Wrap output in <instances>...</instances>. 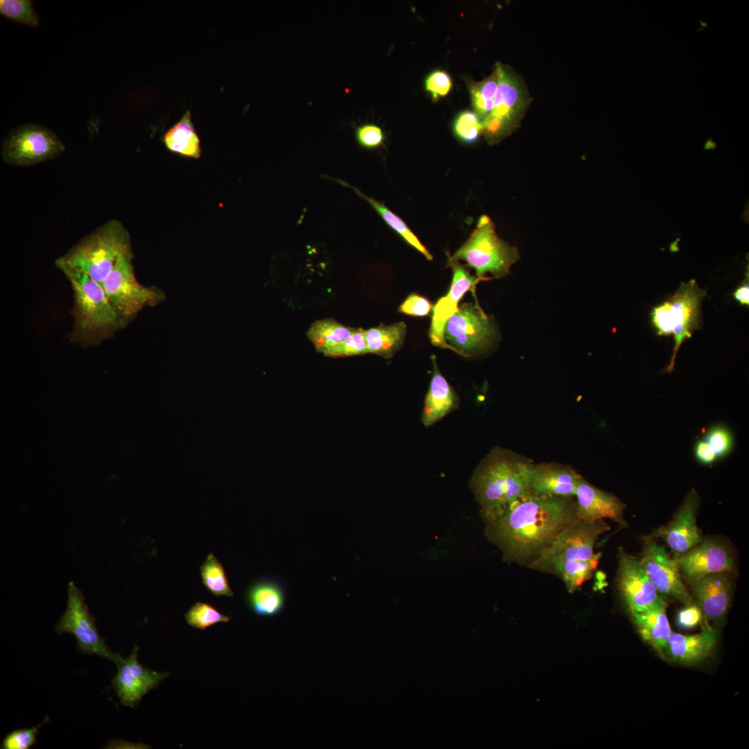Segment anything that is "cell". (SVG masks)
I'll use <instances>...</instances> for the list:
<instances>
[{
  "instance_id": "obj_8",
  "label": "cell",
  "mask_w": 749,
  "mask_h": 749,
  "mask_svg": "<svg viewBox=\"0 0 749 749\" xmlns=\"http://www.w3.org/2000/svg\"><path fill=\"white\" fill-rule=\"evenodd\" d=\"M494 322L477 303H463L447 320L444 338L451 350L464 356L481 354L493 343Z\"/></svg>"
},
{
  "instance_id": "obj_26",
  "label": "cell",
  "mask_w": 749,
  "mask_h": 749,
  "mask_svg": "<svg viewBox=\"0 0 749 749\" xmlns=\"http://www.w3.org/2000/svg\"><path fill=\"white\" fill-rule=\"evenodd\" d=\"M433 375L424 400L422 422L431 426L454 410L458 404L457 395L440 373L434 356H431Z\"/></svg>"
},
{
  "instance_id": "obj_27",
  "label": "cell",
  "mask_w": 749,
  "mask_h": 749,
  "mask_svg": "<svg viewBox=\"0 0 749 749\" xmlns=\"http://www.w3.org/2000/svg\"><path fill=\"white\" fill-rule=\"evenodd\" d=\"M161 140L173 153L191 159H199L201 156L200 139L189 110L166 131Z\"/></svg>"
},
{
  "instance_id": "obj_42",
  "label": "cell",
  "mask_w": 749,
  "mask_h": 749,
  "mask_svg": "<svg viewBox=\"0 0 749 749\" xmlns=\"http://www.w3.org/2000/svg\"><path fill=\"white\" fill-rule=\"evenodd\" d=\"M432 309V304L427 298L413 293L400 304L398 311L412 316L423 317L428 316Z\"/></svg>"
},
{
  "instance_id": "obj_39",
  "label": "cell",
  "mask_w": 749,
  "mask_h": 749,
  "mask_svg": "<svg viewBox=\"0 0 749 749\" xmlns=\"http://www.w3.org/2000/svg\"><path fill=\"white\" fill-rule=\"evenodd\" d=\"M482 133L490 144H496L508 136L517 126L500 117L490 114L481 121Z\"/></svg>"
},
{
  "instance_id": "obj_5",
  "label": "cell",
  "mask_w": 749,
  "mask_h": 749,
  "mask_svg": "<svg viewBox=\"0 0 749 749\" xmlns=\"http://www.w3.org/2000/svg\"><path fill=\"white\" fill-rule=\"evenodd\" d=\"M519 258L516 247L498 236L495 226L486 215L480 217L468 239L449 258V261H465L476 272V277L487 280V274L501 278Z\"/></svg>"
},
{
  "instance_id": "obj_25",
  "label": "cell",
  "mask_w": 749,
  "mask_h": 749,
  "mask_svg": "<svg viewBox=\"0 0 749 749\" xmlns=\"http://www.w3.org/2000/svg\"><path fill=\"white\" fill-rule=\"evenodd\" d=\"M601 553H596L589 560L567 561L557 558L535 559L527 567L559 577L571 593L590 579L596 569Z\"/></svg>"
},
{
  "instance_id": "obj_7",
  "label": "cell",
  "mask_w": 749,
  "mask_h": 749,
  "mask_svg": "<svg viewBox=\"0 0 749 749\" xmlns=\"http://www.w3.org/2000/svg\"><path fill=\"white\" fill-rule=\"evenodd\" d=\"M132 259V252L121 257L102 284L108 300L127 321L144 308L155 307L166 298L159 288L145 286L137 281Z\"/></svg>"
},
{
  "instance_id": "obj_43",
  "label": "cell",
  "mask_w": 749,
  "mask_h": 749,
  "mask_svg": "<svg viewBox=\"0 0 749 749\" xmlns=\"http://www.w3.org/2000/svg\"><path fill=\"white\" fill-rule=\"evenodd\" d=\"M704 617L696 603L685 605L676 614L675 623L682 630H691L698 626Z\"/></svg>"
},
{
  "instance_id": "obj_41",
  "label": "cell",
  "mask_w": 749,
  "mask_h": 749,
  "mask_svg": "<svg viewBox=\"0 0 749 749\" xmlns=\"http://www.w3.org/2000/svg\"><path fill=\"white\" fill-rule=\"evenodd\" d=\"M452 87V80L448 73L443 70L431 72L425 80V89L434 101L447 96Z\"/></svg>"
},
{
  "instance_id": "obj_28",
  "label": "cell",
  "mask_w": 749,
  "mask_h": 749,
  "mask_svg": "<svg viewBox=\"0 0 749 749\" xmlns=\"http://www.w3.org/2000/svg\"><path fill=\"white\" fill-rule=\"evenodd\" d=\"M406 334V325L398 322L389 325H380L364 330L368 353L390 358L402 346Z\"/></svg>"
},
{
  "instance_id": "obj_11",
  "label": "cell",
  "mask_w": 749,
  "mask_h": 749,
  "mask_svg": "<svg viewBox=\"0 0 749 749\" xmlns=\"http://www.w3.org/2000/svg\"><path fill=\"white\" fill-rule=\"evenodd\" d=\"M673 560L687 583L706 575L736 572V558L732 547L722 540L705 538Z\"/></svg>"
},
{
  "instance_id": "obj_38",
  "label": "cell",
  "mask_w": 749,
  "mask_h": 749,
  "mask_svg": "<svg viewBox=\"0 0 749 749\" xmlns=\"http://www.w3.org/2000/svg\"><path fill=\"white\" fill-rule=\"evenodd\" d=\"M49 716L37 725L29 728L15 730L4 737L1 748L3 749H28L36 743V737L42 725L48 722Z\"/></svg>"
},
{
  "instance_id": "obj_20",
  "label": "cell",
  "mask_w": 749,
  "mask_h": 749,
  "mask_svg": "<svg viewBox=\"0 0 749 749\" xmlns=\"http://www.w3.org/2000/svg\"><path fill=\"white\" fill-rule=\"evenodd\" d=\"M574 497L579 520L594 522L610 519L623 527L628 526L624 517L626 504L614 494L594 486L583 476L578 483Z\"/></svg>"
},
{
  "instance_id": "obj_3",
  "label": "cell",
  "mask_w": 749,
  "mask_h": 749,
  "mask_svg": "<svg viewBox=\"0 0 749 749\" xmlns=\"http://www.w3.org/2000/svg\"><path fill=\"white\" fill-rule=\"evenodd\" d=\"M56 266L69 281L74 293L70 343L83 347L98 345L126 327L128 321L111 304L102 285L69 266Z\"/></svg>"
},
{
  "instance_id": "obj_1",
  "label": "cell",
  "mask_w": 749,
  "mask_h": 749,
  "mask_svg": "<svg viewBox=\"0 0 749 749\" xmlns=\"http://www.w3.org/2000/svg\"><path fill=\"white\" fill-rule=\"evenodd\" d=\"M577 520L574 497L530 494L484 522L488 539L499 548L504 560L527 566Z\"/></svg>"
},
{
  "instance_id": "obj_12",
  "label": "cell",
  "mask_w": 749,
  "mask_h": 749,
  "mask_svg": "<svg viewBox=\"0 0 749 749\" xmlns=\"http://www.w3.org/2000/svg\"><path fill=\"white\" fill-rule=\"evenodd\" d=\"M639 560L650 580L660 594L671 596L685 605L696 603L682 580L675 560L670 558L665 548L656 542L653 537L644 538Z\"/></svg>"
},
{
  "instance_id": "obj_13",
  "label": "cell",
  "mask_w": 749,
  "mask_h": 749,
  "mask_svg": "<svg viewBox=\"0 0 749 749\" xmlns=\"http://www.w3.org/2000/svg\"><path fill=\"white\" fill-rule=\"evenodd\" d=\"M610 530L605 519L594 522L577 520L562 531L535 559L589 560L595 555L594 549L599 536Z\"/></svg>"
},
{
  "instance_id": "obj_19",
  "label": "cell",
  "mask_w": 749,
  "mask_h": 749,
  "mask_svg": "<svg viewBox=\"0 0 749 749\" xmlns=\"http://www.w3.org/2000/svg\"><path fill=\"white\" fill-rule=\"evenodd\" d=\"M582 476L571 467L557 463H541L528 467L531 494L540 497H574Z\"/></svg>"
},
{
  "instance_id": "obj_23",
  "label": "cell",
  "mask_w": 749,
  "mask_h": 749,
  "mask_svg": "<svg viewBox=\"0 0 749 749\" xmlns=\"http://www.w3.org/2000/svg\"><path fill=\"white\" fill-rule=\"evenodd\" d=\"M286 596L287 589L281 578L275 576H265L248 586L245 600L255 615L273 618L284 613Z\"/></svg>"
},
{
  "instance_id": "obj_4",
  "label": "cell",
  "mask_w": 749,
  "mask_h": 749,
  "mask_svg": "<svg viewBox=\"0 0 749 749\" xmlns=\"http://www.w3.org/2000/svg\"><path fill=\"white\" fill-rule=\"evenodd\" d=\"M132 252L130 236L117 220H111L83 238L55 260L82 272L102 285L119 259Z\"/></svg>"
},
{
  "instance_id": "obj_35",
  "label": "cell",
  "mask_w": 749,
  "mask_h": 749,
  "mask_svg": "<svg viewBox=\"0 0 749 749\" xmlns=\"http://www.w3.org/2000/svg\"><path fill=\"white\" fill-rule=\"evenodd\" d=\"M453 130L460 141L467 144L474 143L482 133L481 121L474 112L462 111L454 120Z\"/></svg>"
},
{
  "instance_id": "obj_33",
  "label": "cell",
  "mask_w": 749,
  "mask_h": 749,
  "mask_svg": "<svg viewBox=\"0 0 749 749\" xmlns=\"http://www.w3.org/2000/svg\"><path fill=\"white\" fill-rule=\"evenodd\" d=\"M187 623L194 628L205 630L219 623H227L231 617L223 614L213 605L205 602H196L184 614Z\"/></svg>"
},
{
  "instance_id": "obj_16",
  "label": "cell",
  "mask_w": 749,
  "mask_h": 749,
  "mask_svg": "<svg viewBox=\"0 0 749 749\" xmlns=\"http://www.w3.org/2000/svg\"><path fill=\"white\" fill-rule=\"evenodd\" d=\"M453 271L452 281L447 294L438 300L433 307V315L429 336L433 345L451 350L444 338L447 320L458 310L459 302L467 291L474 293L476 286L482 281L472 276L458 261H449Z\"/></svg>"
},
{
  "instance_id": "obj_2",
  "label": "cell",
  "mask_w": 749,
  "mask_h": 749,
  "mask_svg": "<svg viewBox=\"0 0 749 749\" xmlns=\"http://www.w3.org/2000/svg\"><path fill=\"white\" fill-rule=\"evenodd\" d=\"M531 462L500 447L481 462L470 484L484 521L497 517L531 494L527 480Z\"/></svg>"
},
{
  "instance_id": "obj_44",
  "label": "cell",
  "mask_w": 749,
  "mask_h": 749,
  "mask_svg": "<svg viewBox=\"0 0 749 749\" xmlns=\"http://www.w3.org/2000/svg\"><path fill=\"white\" fill-rule=\"evenodd\" d=\"M694 451L697 461L703 465L712 466L718 459L710 445L703 438L696 442Z\"/></svg>"
},
{
  "instance_id": "obj_34",
  "label": "cell",
  "mask_w": 749,
  "mask_h": 749,
  "mask_svg": "<svg viewBox=\"0 0 749 749\" xmlns=\"http://www.w3.org/2000/svg\"><path fill=\"white\" fill-rule=\"evenodd\" d=\"M0 14L5 18L31 27L39 25L40 17L30 0H1Z\"/></svg>"
},
{
  "instance_id": "obj_24",
  "label": "cell",
  "mask_w": 749,
  "mask_h": 749,
  "mask_svg": "<svg viewBox=\"0 0 749 749\" xmlns=\"http://www.w3.org/2000/svg\"><path fill=\"white\" fill-rule=\"evenodd\" d=\"M668 603L662 595L648 609L630 614L632 621L643 641L662 657L667 639L672 632L666 616Z\"/></svg>"
},
{
  "instance_id": "obj_18",
  "label": "cell",
  "mask_w": 749,
  "mask_h": 749,
  "mask_svg": "<svg viewBox=\"0 0 749 749\" xmlns=\"http://www.w3.org/2000/svg\"><path fill=\"white\" fill-rule=\"evenodd\" d=\"M732 574L714 573L688 583L691 595L706 619L721 622L725 618L732 594Z\"/></svg>"
},
{
  "instance_id": "obj_10",
  "label": "cell",
  "mask_w": 749,
  "mask_h": 749,
  "mask_svg": "<svg viewBox=\"0 0 749 749\" xmlns=\"http://www.w3.org/2000/svg\"><path fill=\"white\" fill-rule=\"evenodd\" d=\"M64 149V144L53 131L28 123L10 131L2 143L1 153L6 163L27 166L54 159Z\"/></svg>"
},
{
  "instance_id": "obj_29",
  "label": "cell",
  "mask_w": 749,
  "mask_h": 749,
  "mask_svg": "<svg viewBox=\"0 0 749 749\" xmlns=\"http://www.w3.org/2000/svg\"><path fill=\"white\" fill-rule=\"evenodd\" d=\"M343 187L352 189L360 198L365 200L378 213L384 222L395 232L400 235L410 246L420 252L427 260H432L433 256L418 239L417 236L409 229L404 221L390 210L384 203L371 198L359 189L341 180L331 178Z\"/></svg>"
},
{
  "instance_id": "obj_36",
  "label": "cell",
  "mask_w": 749,
  "mask_h": 749,
  "mask_svg": "<svg viewBox=\"0 0 749 749\" xmlns=\"http://www.w3.org/2000/svg\"><path fill=\"white\" fill-rule=\"evenodd\" d=\"M703 438L710 445L718 459L728 456L734 447L732 433L728 427L721 424L711 426Z\"/></svg>"
},
{
  "instance_id": "obj_22",
  "label": "cell",
  "mask_w": 749,
  "mask_h": 749,
  "mask_svg": "<svg viewBox=\"0 0 749 749\" xmlns=\"http://www.w3.org/2000/svg\"><path fill=\"white\" fill-rule=\"evenodd\" d=\"M717 640L716 629L708 624H705L700 632L694 635L672 632L667 639L662 657L681 664H696L712 653Z\"/></svg>"
},
{
  "instance_id": "obj_45",
  "label": "cell",
  "mask_w": 749,
  "mask_h": 749,
  "mask_svg": "<svg viewBox=\"0 0 749 749\" xmlns=\"http://www.w3.org/2000/svg\"><path fill=\"white\" fill-rule=\"evenodd\" d=\"M734 298L739 302L742 305L749 304V286L748 282H746L741 286L737 289L734 293Z\"/></svg>"
},
{
  "instance_id": "obj_31",
  "label": "cell",
  "mask_w": 749,
  "mask_h": 749,
  "mask_svg": "<svg viewBox=\"0 0 749 749\" xmlns=\"http://www.w3.org/2000/svg\"><path fill=\"white\" fill-rule=\"evenodd\" d=\"M498 84V74L494 69L492 74L483 80L470 82L468 85L474 112L481 121L492 112Z\"/></svg>"
},
{
  "instance_id": "obj_9",
  "label": "cell",
  "mask_w": 749,
  "mask_h": 749,
  "mask_svg": "<svg viewBox=\"0 0 749 749\" xmlns=\"http://www.w3.org/2000/svg\"><path fill=\"white\" fill-rule=\"evenodd\" d=\"M59 635L71 634L77 641V649L88 655H96L116 664L120 655L110 650L100 635L82 592L74 581L68 584L67 608L55 625Z\"/></svg>"
},
{
  "instance_id": "obj_6",
  "label": "cell",
  "mask_w": 749,
  "mask_h": 749,
  "mask_svg": "<svg viewBox=\"0 0 749 749\" xmlns=\"http://www.w3.org/2000/svg\"><path fill=\"white\" fill-rule=\"evenodd\" d=\"M706 292L694 279L682 283L675 293L651 312V321L658 335L673 334L675 345L666 368L671 372L682 343L692 336L700 323V307Z\"/></svg>"
},
{
  "instance_id": "obj_15",
  "label": "cell",
  "mask_w": 749,
  "mask_h": 749,
  "mask_svg": "<svg viewBox=\"0 0 749 749\" xmlns=\"http://www.w3.org/2000/svg\"><path fill=\"white\" fill-rule=\"evenodd\" d=\"M138 653L139 648L135 646L128 657L121 656L115 664L117 672L112 679L121 703L130 707L137 706L144 695L171 674L144 667L138 662Z\"/></svg>"
},
{
  "instance_id": "obj_32",
  "label": "cell",
  "mask_w": 749,
  "mask_h": 749,
  "mask_svg": "<svg viewBox=\"0 0 749 749\" xmlns=\"http://www.w3.org/2000/svg\"><path fill=\"white\" fill-rule=\"evenodd\" d=\"M200 572L203 585L214 596L231 597L234 595L224 567L213 553L207 555L200 567Z\"/></svg>"
},
{
  "instance_id": "obj_17",
  "label": "cell",
  "mask_w": 749,
  "mask_h": 749,
  "mask_svg": "<svg viewBox=\"0 0 749 749\" xmlns=\"http://www.w3.org/2000/svg\"><path fill=\"white\" fill-rule=\"evenodd\" d=\"M699 503L697 492L692 488L672 519L657 528L651 537L663 540L675 555L683 553L698 544L703 539L696 524Z\"/></svg>"
},
{
  "instance_id": "obj_21",
  "label": "cell",
  "mask_w": 749,
  "mask_h": 749,
  "mask_svg": "<svg viewBox=\"0 0 749 749\" xmlns=\"http://www.w3.org/2000/svg\"><path fill=\"white\" fill-rule=\"evenodd\" d=\"M495 69L499 84L491 114L517 126L531 102L528 90L522 78L508 66L497 63Z\"/></svg>"
},
{
  "instance_id": "obj_37",
  "label": "cell",
  "mask_w": 749,
  "mask_h": 749,
  "mask_svg": "<svg viewBox=\"0 0 749 749\" xmlns=\"http://www.w3.org/2000/svg\"><path fill=\"white\" fill-rule=\"evenodd\" d=\"M367 353L368 350L364 330L361 328H356L347 338L322 352V354L328 356H354Z\"/></svg>"
},
{
  "instance_id": "obj_40",
  "label": "cell",
  "mask_w": 749,
  "mask_h": 749,
  "mask_svg": "<svg viewBox=\"0 0 749 749\" xmlns=\"http://www.w3.org/2000/svg\"><path fill=\"white\" fill-rule=\"evenodd\" d=\"M354 136L357 144L368 150L381 146L386 139L382 128L374 123H364L356 126Z\"/></svg>"
},
{
  "instance_id": "obj_30",
  "label": "cell",
  "mask_w": 749,
  "mask_h": 749,
  "mask_svg": "<svg viewBox=\"0 0 749 749\" xmlns=\"http://www.w3.org/2000/svg\"><path fill=\"white\" fill-rule=\"evenodd\" d=\"M355 329L332 318H325L313 322L307 336L316 350L322 353L325 350L347 338Z\"/></svg>"
},
{
  "instance_id": "obj_14",
  "label": "cell",
  "mask_w": 749,
  "mask_h": 749,
  "mask_svg": "<svg viewBox=\"0 0 749 749\" xmlns=\"http://www.w3.org/2000/svg\"><path fill=\"white\" fill-rule=\"evenodd\" d=\"M616 580L630 614L648 609L662 596L650 580L639 559L622 547L618 551Z\"/></svg>"
}]
</instances>
